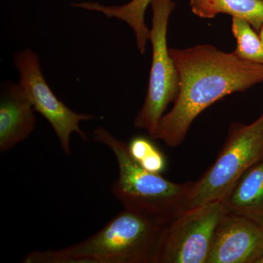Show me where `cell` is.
Wrapping results in <instances>:
<instances>
[{"mask_svg": "<svg viewBox=\"0 0 263 263\" xmlns=\"http://www.w3.org/2000/svg\"><path fill=\"white\" fill-rule=\"evenodd\" d=\"M258 33L259 37H260L261 41H262V42L263 43V26L262 27H261V29H259Z\"/></svg>", "mask_w": 263, "mask_h": 263, "instance_id": "cell-15", "label": "cell"}, {"mask_svg": "<svg viewBox=\"0 0 263 263\" xmlns=\"http://www.w3.org/2000/svg\"><path fill=\"white\" fill-rule=\"evenodd\" d=\"M153 0H131L121 6H105L96 3H76L73 6L100 12L108 18L120 19L131 27L136 35L137 46L141 54L146 51L149 41L150 29L145 23V14Z\"/></svg>", "mask_w": 263, "mask_h": 263, "instance_id": "cell-12", "label": "cell"}, {"mask_svg": "<svg viewBox=\"0 0 263 263\" xmlns=\"http://www.w3.org/2000/svg\"><path fill=\"white\" fill-rule=\"evenodd\" d=\"M263 257V228L226 213L218 224L206 263H257Z\"/></svg>", "mask_w": 263, "mask_h": 263, "instance_id": "cell-8", "label": "cell"}, {"mask_svg": "<svg viewBox=\"0 0 263 263\" xmlns=\"http://www.w3.org/2000/svg\"><path fill=\"white\" fill-rule=\"evenodd\" d=\"M262 157L263 114L251 124L233 123L214 164L194 181L186 210L221 200L243 173Z\"/></svg>", "mask_w": 263, "mask_h": 263, "instance_id": "cell-4", "label": "cell"}, {"mask_svg": "<svg viewBox=\"0 0 263 263\" xmlns=\"http://www.w3.org/2000/svg\"><path fill=\"white\" fill-rule=\"evenodd\" d=\"M262 98H263V95H262Z\"/></svg>", "mask_w": 263, "mask_h": 263, "instance_id": "cell-16", "label": "cell"}, {"mask_svg": "<svg viewBox=\"0 0 263 263\" xmlns=\"http://www.w3.org/2000/svg\"><path fill=\"white\" fill-rule=\"evenodd\" d=\"M227 213L263 228V157L251 166L221 200Z\"/></svg>", "mask_w": 263, "mask_h": 263, "instance_id": "cell-10", "label": "cell"}, {"mask_svg": "<svg viewBox=\"0 0 263 263\" xmlns=\"http://www.w3.org/2000/svg\"><path fill=\"white\" fill-rule=\"evenodd\" d=\"M94 140L110 148L117 159L119 174L111 193L124 209L144 213L166 224L186 210L194 181L172 182L143 168L129 154L127 143L105 128L95 129Z\"/></svg>", "mask_w": 263, "mask_h": 263, "instance_id": "cell-3", "label": "cell"}, {"mask_svg": "<svg viewBox=\"0 0 263 263\" xmlns=\"http://www.w3.org/2000/svg\"><path fill=\"white\" fill-rule=\"evenodd\" d=\"M127 146L133 158L143 168L159 174L165 169L166 160L163 154L148 138L135 137L127 143Z\"/></svg>", "mask_w": 263, "mask_h": 263, "instance_id": "cell-14", "label": "cell"}, {"mask_svg": "<svg viewBox=\"0 0 263 263\" xmlns=\"http://www.w3.org/2000/svg\"><path fill=\"white\" fill-rule=\"evenodd\" d=\"M226 213L218 200L171 219L162 230L153 263H206L216 228Z\"/></svg>", "mask_w": 263, "mask_h": 263, "instance_id": "cell-6", "label": "cell"}, {"mask_svg": "<svg viewBox=\"0 0 263 263\" xmlns=\"http://www.w3.org/2000/svg\"><path fill=\"white\" fill-rule=\"evenodd\" d=\"M166 223L124 209L94 235L57 250L34 251L24 263H153Z\"/></svg>", "mask_w": 263, "mask_h": 263, "instance_id": "cell-2", "label": "cell"}, {"mask_svg": "<svg viewBox=\"0 0 263 263\" xmlns=\"http://www.w3.org/2000/svg\"><path fill=\"white\" fill-rule=\"evenodd\" d=\"M35 109L18 83L4 85L0 102V152L22 143L35 128Z\"/></svg>", "mask_w": 263, "mask_h": 263, "instance_id": "cell-9", "label": "cell"}, {"mask_svg": "<svg viewBox=\"0 0 263 263\" xmlns=\"http://www.w3.org/2000/svg\"><path fill=\"white\" fill-rule=\"evenodd\" d=\"M152 27L149 41L152 62L146 98L134 119V126L145 129L152 138L168 105L176 100L179 90L177 69L167 48V33L174 0H153Z\"/></svg>", "mask_w": 263, "mask_h": 263, "instance_id": "cell-5", "label": "cell"}, {"mask_svg": "<svg viewBox=\"0 0 263 263\" xmlns=\"http://www.w3.org/2000/svg\"><path fill=\"white\" fill-rule=\"evenodd\" d=\"M190 5L200 18L230 15L247 21L257 32L263 26V0H190Z\"/></svg>", "mask_w": 263, "mask_h": 263, "instance_id": "cell-11", "label": "cell"}, {"mask_svg": "<svg viewBox=\"0 0 263 263\" xmlns=\"http://www.w3.org/2000/svg\"><path fill=\"white\" fill-rule=\"evenodd\" d=\"M231 28L236 40L233 53L245 61L263 65V43L251 24L243 19L233 18Z\"/></svg>", "mask_w": 263, "mask_h": 263, "instance_id": "cell-13", "label": "cell"}, {"mask_svg": "<svg viewBox=\"0 0 263 263\" xmlns=\"http://www.w3.org/2000/svg\"><path fill=\"white\" fill-rule=\"evenodd\" d=\"M169 51L179 74V93L152 138L170 147L180 146L195 119L213 104L263 82V65L245 61L212 45Z\"/></svg>", "mask_w": 263, "mask_h": 263, "instance_id": "cell-1", "label": "cell"}, {"mask_svg": "<svg viewBox=\"0 0 263 263\" xmlns=\"http://www.w3.org/2000/svg\"><path fill=\"white\" fill-rule=\"evenodd\" d=\"M15 65L19 72L18 84L28 97L36 111L39 112L56 133L62 151L70 154V137L76 133L87 141L86 133L79 127L84 121L95 120L98 117L72 111L52 91L43 77L39 58L29 49L15 55Z\"/></svg>", "mask_w": 263, "mask_h": 263, "instance_id": "cell-7", "label": "cell"}]
</instances>
